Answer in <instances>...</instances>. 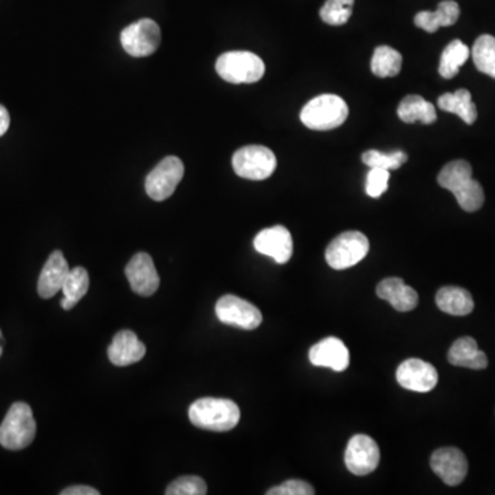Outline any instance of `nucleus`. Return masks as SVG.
<instances>
[{
	"label": "nucleus",
	"instance_id": "f257e3e1",
	"mask_svg": "<svg viewBox=\"0 0 495 495\" xmlns=\"http://www.w3.org/2000/svg\"><path fill=\"white\" fill-rule=\"evenodd\" d=\"M438 184L452 192L464 211L475 212L484 204L481 185L472 178V167L468 161L455 160L446 164L438 175Z\"/></svg>",
	"mask_w": 495,
	"mask_h": 495
},
{
	"label": "nucleus",
	"instance_id": "f03ea898",
	"mask_svg": "<svg viewBox=\"0 0 495 495\" xmlns=\"http://www.w3.org/2000/svg\"><path fill=\"white\" fill-rule=\"evenodd\" d=\"M240 407L222 398H201L193 402L189 418L193 425L214 433H227L237 427L240 421Z\"/></svg>",
	"mask_w": 495,
	"mask_h": 495
},
{
	"label": "nucleus",
	"instance_id": "7ed1b4c3",
	"mask_svg": "<svg viewBox=\"0 0 495 495\" xmlns=\"http://www.w3.org/2000/svg\"><path fill=\"white\" fill-rule=\"evenodd\" d=\"M348 118V106L343 98L333 94L319 95L309 100L300 113V120L307 129L328 131L338 129Z\"/></svg>",
	"mask_w": 495,
	"mask_h": 495
},
{
	"label": "nucleus",
	"instance_id": "20e7f679",
	"mask_svg": "<svg viewBox=\"0 0 495 495\" xmlns=\"http://www.w3.org/2000/svg\"><path fill=\"white\" fill-rule=\"evenodd\" d=\"M36 421L31 406L15 402L0 425V444L7 450H23L33 442Z\"/></svg>",
	"mask_w": 495,
	"mask_h": 495
},
{
	"label": "nucleus",
	"instance_id": "39448f33",
	"mask_svg": "<svg viewBox=\"0 0 495 495\" xmlns=\"http://www.w3.org/2000/svg\"><path fill=\"white\" fill-rule=\"evenodd\" d=\"M216 72L227 83L252 84L263 78L266 65L253 52H229L216 61Z\"/></svg>",
	"mask_w": 495,
	"mask_h": 495
},
{
	"label": "nucleus",
	"instance_id": "423d86ee",
	"mask_svg": "<svg viewBox=\"0 0 495 495\" xmlns=\"http://www.w3.org/2000/svg\"><path fill=\"white\" fill-rule=\"evenodd\" d=\"M233 168L241 178L264 181L274 174L277 157L266 147L250 145L238 149L233 156Z\"/></svg>",
	"mask_w": 495,
	"mask_h": 495
},
{
	"label": "nucleus",
	"instance_id": "0eeeda50",
	"mask_svg": "<svg viewBox=\"0 0 495 495\" xmlns=\"http://www.w3.org/2000/svg\"><path fill=\"white\" fill-rule=\"evenodd\" d=\"M369 252V240L359 232L338 235L327 250V262L332 269L346 270L364 261Z\"/></svg>",
	"mask_w": 495,
	"mask_h": 495
},
{
	"label": "nucleus",
	"instance_id": "6e6552de",
	"mask_svg": "<svg viewBox=\"0 0 495 495\" xmlns=\"http://www.w3.org/2000/svg\"><path fill=\"white\" fill-rule=\"evenodd\" d=\"M185 166L181 158L175 156L161 160L148 175L145 189L148 195L155 201H164L174 195L175 190L184 179Z\"/></svg>",
	"mask_w": 495,
	"mask_h": 495
},
{
	"label": "nucleus",
	"instance_id": "1a4fd4ad",
	"mask_svg": "<svg viewBox=\"0 0 495 495\" xmlns=\"http://www.w3.org/2000/svg\"><path fill=\"white\" fill-rule=\"evenodd\" d=\"M120 41L123 49L132 57H148L160 46V26L150 18H142L123 29Z\"/></svg>",
	"mask_w": 495,
	"mask_h": 495
},
{
	"label": "nucleus",
	"instance_id": "9d476101",
	"mask_svg": "<svg viewBox=\"0 0 495 495\" xmlns=\"http://www.w3.org/2000/svg\"><path fill=\"white\" fill-rule=\"evenodd\" d=\"M216 317L229 327L253 330L263 321V315L258 307L234 295H224L216 303Z\"/></svg>",
	"mask_w": 495,
	"mask_h": 495
},
{
	"label": "nucleus",
	"instance_id": "9b49d317",
	"mask_svg": "<svg viewBox=\"0 0 495 495\" xmlns=\"http://www.w3.org/2000/svg\"><path fill=\"white\" fill-rule=\"evenodd\" d=\"M349 472L357 476H366L376 471L380 462V449L375 439L367 435L352 436L347 444L344 455Z\"/></svg>",
	"mask_w": 495,
	"mask_h": 495
},
{
	"label": "nucleus",
	"instance_id": "f8f14e48",
	"mask_svg": "<svg viewBox=\"0 0 495 495\" xmlns=\"http://www.w3.org/2000/svg\"><path fill=\"white\" fill-rule=\"evenodd\" d=\"M396 380L405 390L430 393L438 384V370L421 359H407L402 362L401 366L396 370Z\"/></svg>",
	"mask_w": 495,
	"mask_h": 495
},
{
	"label": "nucleus",
	"instance_id": "ddd939ff",
	"mask_svg": "<svg viewBox=\"0 0 495 495\" xmlns=\"http://www.w3.org/2000/svg\"><path fill=\"white\" fill-rule=\"evenodd\" d=\"M431 468L447 486H458L467 478V457L457 447H442L431 457Z\"/></svg>",
	"mask_w": 495,
	"mask_h": 495
},
{
	"label": "nucleus",
	"instance_id": "4468645a",
	"mask_svg": "<svg viewBox=\"0 0 495 495\" xmlns=\"http://www.w3.org/2000/svg\"><path fill=\"white\" fill-rule=\"evenodd\" d=\"M129 287L140 296H152L160 287V277L153 263L152 256L145 252L137 253L126 267Z\"/></svg>",
	"mask_w": 495,
	"mask_h": 495
},
{
	"label": "nucleus",
	"instance_id": "2eb2a0df",
	"mask_svg": "<svg viewBox=\"0 0 495 495\" xmlns=\"http://www.w3.org/2000/svg\"><path fill=\"white\" fill-rule=\"evenodd\" d=\"M253 246L262 255L270 256L278 264L290 261L293 253V240L290 230L284 226L262 230L253 241Z\"/></svg>",
	"mask_w": 495,
	"mask_h": 495
},
{
	"label": "nucleus",
	"instance_id": "dca6fc26",
	"mask_svg": "<svg viewBox=\"0 0 495 495\" xmlns=\"http://www.w3.org/2000/svg\"><path fill=\"white\" fill-rule=\"evenodd\" d=\"M309 358L314 366L344 372L349 365V351L340 338H327L311 347Z\"/></svg>",
	"mask_w": 495,
	"mask_h": 495
},
{
	"label": "nucleus",
	"instance_id": "f3484780",
	"mask_svg": "<svg viewBox=\"0 0 495 495\" xmlns=\"http://www.w3.org/2000/svg\"><path fill=\"white\" fill-rule=\"evenodd\" d=\"M147 354V347L131 330H121L113 338L108 357L115 366H129L137 364Z\"/></svg>",
	"mask_w": 495,
	"mask_h": 495
},
{
	"label": "nucleus",
	"instance_id": "a211bd4d",
	"mask_svg": "<svg viewBox=\"0 0 495 495\" xmlns=\"http://www.w3.org/2000/svg\"><path fill=\"white\" fill-rule=\"evenodd\" d=\"M69 269L68 262L61 251H54L47 259L43 270H42L41 277H39L38 292L42 299H52L62 290L63 282L68 277Z\"/></svg>",
	"mask_w": 495,
	"mask_h": 495
},
{
	"label": "nucleus",
	"instance_id": "6ab92c4d",
	"mask_svg": "<svg viewBox=\"0 0 495 495\" xmlns=\"http://www.w3.org/2000/svg\"><path fill=\"white\" fill-rule=\"evenodd\" d=\"M376 292L399 312L412 311L418 304V293L405 284L402 278H386L377 285Z\"/></svg>",
	"mask_w": 495,
	"mask_h": 495
},
{
	"label": "nucleus",
	"instance_id": "aec40b11",
	"mask_svg": "<svg viewBox=\"0 0 495 495\" xmlns=\"http://www.w3.org/2000/svg\"><path fill=\"white\" fill-rule=\"evenodd\" d=\"M447 359L452 366L467 367V369L481 370L486 369L489 365L486 354L481 351L475 338L465 336L458 338L450 347Z\"/></svg>",
	"mask_w": 495,
	"mask_h": 495
},
{
	"label": "nucleus",
	"instance_id": "412c9836",
	"mask_svg": "<svg viewBox=\"0 0 495 495\" xmlns=\"http://www.w3.org/2000/svg\"><path fill=\"white\" fill-rule=\"evenodd\" d=\"M436 306L454 317H465L475 309L472 295L464 288L444 287L436 293Z\"/></svg>",
	"mask_w": 495,
	"mask_h": 495
},
{
	"label": "nucleus",
	"instance_id": "4be33fe9",
	"mask_svg": "<svg viewBox=\"0 0 495 495\" xmlns=\"http://www.w3.org/2000/svg\"><path fill=\"white\" fill-rule=\"evenodd\" d=\"M460 18V6L452 0H444L439 4L435 12H420L414 17V24L424 31H438L441 26H452Z\"/></svg>",
	"mask_w": 495,
	"mask_h": 495
},
{
	"label": "nucleus",
	"instance_id": "5701e85b",
	"mask_svg": "<svg viewBox=\"0 0 495 495\" xmlns=\"http://www.w3.org/2000/svg\"><path fill=\"white\" fill-rule=\"evenodd\" d=\"M438 106L444 112L454 113L467 124H473L478 119V109L473 103L472 95L468 90H457L455 92H447L438 100Z\"/></svg>",
	"mask_w": 495,
	"mask_h": 495
},
{
	"label": "nucleus",
	"instance_id": "b1692460",
	"mask_svg": "<svg viewBox=\"0 0 495 495\" xmlns=\"http://www.w3.org/2000/svg\"><path fill=\"white\" fill-rule=\"evenodd\" d=\"M398 116L405 123H414L421 121L424 124L435 123V106L428 100H424L420 95H407L399 103Z\"/></svg>",
	"mask_w": 495,
	"mask_h": 495
},
{
	"label": "nucleus",
	"instance_id": "393cba45",
	"mask_svg": "<svg viewBox=\"0 0 495 495\" xmlns=\"http://www.w3.org/2000/svg\"><path fill=\"white\" fill-rule=\"evenodd\" d=\"M90 277L89 272L83 267H75L69 271L62 290L63 299L61 300V307L66 311L72 309L81 299L89 292Z\"/></svg>",
	"mask_w": 495,
	"mask_h": 495
},
{
	"label": "nucleus",
	"instance_id": "a878e982",
	"mask_svg": "<svg viewBox=\"0 0 495 495\" xmlns=\"http://www.w3.org/2000/svg\"><path fill=\"white\" fill-rule=\"evenodd\" d=\"M471 50L462 41H452L447 44L446 49L442 52L441 63H439V73L442 78L452 79L460 72V68L467 62L470 58Z\"/></svg>",
	"mask_w": 495,
	"mask_h": 495
},
{
	"label": "nucleus",
	"instance_id": "bb28decb",
	"mask_svg": "<svg viewBox=\"0 0 495 495\" xmlns=\"http://www.w3.org/2000/svg\"><path fill=\"white\" fill-rule=\"evenodd\" d=\"M402 68L401 52L390 46H380L375 50L372 58V72L377 78H394Z\"/></svg>",
	"mask_w": 495,
	"mask_h": 495
},
{
	"label": "nucleus",
	"instance_id": "cd10ccee",
	"mask_svg": "<svg viewBox=\"0 0 495 495\" xmlns=\"http://www.w3.org/2000/svg\"><path fill=\"white\" fill-rule=\"evenodd\" d=\"M473 62L479 72L495 79V38L491 34H481L473 44Z\"/></svg>",
	"mask_w": 495,
	"mask_h": 495
},
{
	"label": "nucleus",
	"instance_id": "c85d7f7f",
	"mask_svg": "<svg viewBox=\"0 0 495 495\" xmlns=\"http://www.w3.org/2000/svg\"><path fill=\"white\" fill-rule=\"evenodd\" d=\"M362 161L370 168L398 169L407 161V155L402 150L383 153L378 150H367L362 155Z\"/></svg>",
	"mask_w": 495,
	"mask_h": 495
},
{
	"label": "nucleus",
	"instance_id": "c756f323",
	"mask_svg": "<svg viewBox=\"0 0 495 495\" xmlns=\"http://www.w3.org/2000/svg\"><path fill=\"white\" fill-rule=\"evenodd\" d=\"M354 0H327L319 15L329 25H344L351 18Z\"/></svg>",
	"mask_w": 495,
	"mask_h": 495
},
{
	"label": "nucleus",
	"instance_id": "7c9ffc66",
	"mask_svg": "<svg viewBox=\"0 0 495 495\" xmlns=\"http://www.w3.org/2000/svg\"><path fill=\"white\" fill-rule=\"evenodd\" d=\"M208 491L204 479L198 476H182L167 487V495H204Z\"/></svg>",
	"mask_w": 495,
	"mask_h": 495
},
{
	"label": "nucleus",
	"instance_id": "2f4dec72",
	"mask_svg": "<svg viewBox=\"0 0 495 495\" xmlns=\"http://www.w3.org/2000/svg\"><path fill=\"white\" fill-rule=\"evenodd\" d=\"M390 171L383 168H370L366 176V195L369 197L378 198L388 189Z\"/></svg>",
	"mask_w": 495,
	"mask_h": 495
},
{
	"label": "nucleus",
	"instance_id": "473e14b6",
	"mask_svg": "<svg viewBox=\"0 0 495 495\" xmlns=\"http://www.w3.org/2000/svg\"><path fill=\"white\" fill-rule=\"evenodd\" d=\"M315 494L314 487L307 481L292 479L284 481L280 486L272 487L267 491V495H312Z\"/></svg>",
	"mask_w": 495,
	"mask_h": 495
},
{
	"label": "nucleus",
	"instance_id": "72a5a7b5",
	"mask_svg": "<svg viewBox=\"0 0 495 495\" xmlns=\"http://www.w3.org/2000/svg\"><path fill=\"white\" fill-rule=\"evenodd\" d=\"M61 495H100V491L89 486H72L62 490Z\"/></svg>",
	"mask_w": 495,
	"mask_h": 495
},
{
	"label": "nucleus",
	"instance_id": "f704fd0d",
	"mask_svg": "<svg viewBox=\"0 0 495 495\" xmlns=\"http://www.w3.org/2000/svg\"><path fill=\"white\" fill-rule=\"evenodd\" d=\"M10 127V113L4 105H0V137L6 134Z\"/></svg>",
	"mask_w": 495,
	"mask_h": 495
},
{
	"label": "nucleus",
	"instance_id": "c9c22d12",
	"mask_svg": "<svg viewBox=\"0 0 495 495\" xmlns=\"http://www.w3.org/2000/svg\"><path fill=\"white\" fill-rule=\"evenodd\" d=\"M0 340H2V332H0ZM2 352H4V349H2V344H0V357H2Z\"/></svg>",
	"mask_w": 495,
	"mask_h": 495
}]
</instances>
